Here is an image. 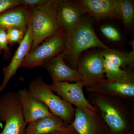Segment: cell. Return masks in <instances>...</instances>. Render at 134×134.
<instances>
[{"label": "cell", "instance_id": "cell-1", "mask_svg": "<svg viewBox=\"0 0 134 134\" xmlns=\"http://www.w3.org/2000/svg\"><path fill=\"white\" fill-rule=\"evenodd\" d=\"M109 47L100 41L93 29L92 21L87 16L83 17L73 31L67 34L66 42L62 54L65 62L70 68L77 70L82 53L89 48Z\"/></svg>", "mask_w": 134, "mask_h": 134}, {"label": "cell", "instance_id": "cell-2", "mask_svg": "<svg viewBox=\"0 0 134 134\" xmlns=\"http://www.w3.org/2000/svg\"><path fill=\"white\" fill-rule=\"evenodd\" d=\"M31 95L41 101L54 115L71 125L74 119L75 109L72 105L55 95L48 85L39 76L33 79L29 86Z\"/></svg>", "mask_w": 134, "mask_h": 134}, {"label": "cell", "instance_id": "cell-3", "mask_svg": "<svg viewBox=\"0 0 134 134\" xmlns=\"http://www.w3.org/2000/svg\"><path fill=\"white\" fill-rule=\"evenodd\" d=\"M53 1L49 0L44 5L31 8L30 25L33 39L30 51L47 38L61 31L55 18Z\"/></svg>", "mask_w": 134, "mask_h": 134}, {"label": "cell", "instance_id": "cell-4", "mask_svg": "<svg viewBox=\"0 0 134 134\" xmlns=\"http://www.w3.org/2000/svg\"><path fill=\"white\" fill-rule=\"evenodd\" d=\"M0 121L5 123L0 134H25L27 124L17 92H8L0 96Z\"/></svg>", "mask_w": 134, "mask_h": 134}, {"label": "cell", "instance_id": "cell-5", "mask_svg": "<svg viewBox=\"0 0 134 134\" xmlns=\"http://www.w3.org/2000/svg\"><path fill=\"white\" fill-rule=\"evenodd\" d=\"M67 34L62 31L47 38L28 54L21 68L31 69L41 66L46 61L62 54L64 52Z\"/></svg>", "mask_w": 134, "mask_h": 134}, {"label": "cell", "instance_id": "cell-6", "mask_svg": "<svg viewBox=\"0 0 134 134\" xmlns=\"http://www.w3.org/2000/svg\"><path fill=\"white\" fill-rule=\"evenodd\" d=\"M53 3L58 25L67 34L75 29L86 14L77 1L53 0Z\"/></svg>", "mask_w": 134, "mask_h": 134}, {"label": "cell", "instance_id": "cell-7", "mask_svg": "<svg viewBox=\"0 0 134 134\" xmlns=\"http://www.w3.org/2000/svg\"><path fill=\"white\" fill-rule=\"evenodd\" d=\"M98 112V108L92 111L76 107L71 125L78 134H112Z\"/></svg>", "mask_w": 134, "mask_h": 134}, {"label": "cell", "instance_id": "cell-8", "mask_svg": "<svg viewBox=\"0 0 134 134\" xmlns=\"http://www.w3.org/2000/svg\"><path fill=\"white\" fill-rule=\"evenodd\" d=\"M96 106L112 134H124L127 130L126 119L120 108L102 95L96 94Z\"/></svg>", "mask_w": 134, "mask_h": 134}, {"label": "cell", "instance_id": "cell-9", "mask_svg": "<svg viewBox=\"0 0 134 134\" xmlns=\"http://www.w3.org/2000/svg\"><path fill=\"white\" fill-rule=\"evenodd\" d=\"M86 88L95 94L134 97V76L133 73L128 70L126 75L120 78L111 80L104 79L94 86Z\"/></svg>", "mask_w": 134, "mask_h": 134}, {"label": "cell", "instance_id": "cell-10", "mask_svg": "<svg viewBox=\"0 0 134 134\" xmlns=\"http://www.w3.org/2000/svg\"><path fill=\"white\" fill-rule=\"evenodd\" d=\"M77 69L86 88L101 81L105 74L102 53L93 52L84 55L79 59Z\"/></svg>", "mask_w": 134, "mask_h": 134}, {"label": "cell", "instance_id": "cell-11", "mask_svg": "<svg viewBox=\"0 0 134 134\" xmlns=\"http://www.w3.org/2000/svg\"><path fill=\"white\" fill-rule=\"evenodd\" d=\"M84 84L82 82L70 83L67 82H53L50 85L53 92L62 99L76 107H83L95 111L97 109L85 98L83 92Z\"/></svg>", "mask_w": 134, "mask_h": 134}, {"label": "cell", "instance_id": "cell-12", "mask_svg": "<svg viewBox=\"0 0 134 134\" xmlns=\"http://www.w3.org/2000/svg\"><path fill=\"white\" fill-rule=\"evenodd\" d=\"M33 39L32 28L30 25L23 39L19 44L9 65L3 68V78L0 85V93L6 88L9 82L13 77L21 66L25 57L30 50Z\"/></svg>", "mask_w": 134, "mask_h": 134}, {"label": "cell", "instance_id": "cell-13", "mask_svg": "<svg viewBox=\"0 0 134 134\" xmlns=\"http://www.w3.org/2000/svg\"><path fill=\"white\" fill-rule=\"evenodd\" d=\"M41 66L46 70L53 82H82L81 75L66 63L62 54L46 61Z\"/></svg>", "mask_w": 134, "mask_h": 134}, {"label": "cell", "instance_id": "cell-14", "mask_svg": "<svg viewBox=\"0 0 134 134\" xmlns=\"http://www.w3.org/2000/svg\"><path fill=\"white\" fill-rule=\"evenodd\" d=\"M17 94L26 124L52 114L44 103L31 96L28 89L20 90Z\"/></svg>", "mask_w": 134, "mask_h": 134}, {"label": "cell", "instance_id": "cell-15", "mask_svg": "<svg viewBox=\"0 0 134 134\" xmlns=\"http://www.w3.org/2000/svg\"><path fill=\"white\" fill-rule=\"evenodd\" d=\"M86 14L97 19L106 18L120 19V0L77 1Z\"/></svg>", "mask_w": 134, "mask_h": 134}, {"label": "cell", "instance_id": "cell-16", "mask_svg": "<svg viewBox=\"0 0 134 134\" xmlns=\"http://www.w3.org/2000/svg\"><path fill=\"white\" fill-rule=\"evenodd\" d=\"M31 9L23 5L13 7L0 14V28L16 29L26 32L31 24Z\"/></svg>", "mask_w": 134, "mask_h": 134}, {"label": "cell", "instance_id": "cell-17", "mask_svg": "<svg viewBox=\"0 0 134 134\" xmlns=\"http://www.w3.org/2000/svg\"><path fill=\"white\" fill-rule=\"evenodd\" d=\"M27 125L25 134H47L66 129L70 126L53 114Z\"/></svg>", "mask_w": 134, "mask_h": 134}, {"label": "cell", "instance_id": "cell-18", "mask_svg": "<svg viewBox=\"0 0 134 134\" xmlns=\"http://www.w3.org/2000/svg\"><path fill=\"white\" fill-rule=\"evenodd\" d=\"M101 53L105 59L121 68L133 64L134 49L130 52L126 53L109 48L103 50Z\"/></svg>", "mask_w": 134, "mask_h": 134}, {"label": "cell", "instance_id": "cell-19", "mask_svg": "<svg viewBox=\"0 0 134 134\" xmlns=\"http://www.w3.org/2000/svg\"><path fill=\"white\" fill-rule=\"evenodd\" d=\"M120 19L126 27H129L133 21L134 8L133 2L129 0H120Z\"/></svg>", "mask_w": 134, "mask_h": 134}, {"label": "cell", "instance_id": "cell-20", "mask_svg": "<svg viewBox=\"0 0 134 134\" xmlns=\"http://www.w3.org/2000/svg\"><path fill=\"white\" fill-rule=\"evenodd\" d=\"M104 69L107 79L111 80L118 79L124 76L128 70L121 69L118 65L107 60L103 58Z\"/></svg>", "mask_w": 134, "mask_h": 134}, {"label": "cell", "instance_id": "cell-21", "mask_svg": "<svg viewBox=\"0 0 134 134\" xmlns=\"http://www.w3.org/2000/svg\"><path fill=\"white\" fill-rule=\"evenodd\" d=\"M9 44L13 46L15 44H20L23 39L25 32L16 29H10L6 30Z\"/></svg>", "mask_w": 134, "mask_h": 134}, {"label": "cell", "instance_id": "cell-22", "mask_svg": "<svg viewBox=\"0 0 134 134\" xmlns=\"http://www.w3.org/2000/svg\"><path fill=\"white\" fill-rule=\"evenodd\" d=\"M100 30L104 36L111 41H119L121 38L119 32L115 27L111 25H103L100 27Z\"/></svg>", "mask_w": 134, "mask_h": 134}, {"label": "cell", "instance_id": "cell-23", "mask_svg": "<svg viewBox=\"0 0 134 134\" xmlns=\"http://www.w3.org/2000/svg\"><path fill=\"white\" fill-rule=\"evenodd\" d=\"M9 44L6 30L0 28V52H4L6 59H8L11 53Z\"/></svg>", "mask_w": 134, "mask_h": 134}, {"label": "cell", "instance_id": "cell-24", "mask_svg": "<svg viewBox=\"0 0 134 134\" xmlns=\"http://www.w3.org/2000/svg\"><path fill=\"white\" fill-rule=\"evenodd\" d=\"M19 5H21V0H0V14Z\"/></svg>", "mask_w": 134, "mask_h": 134}, {"label": "cell", "instance_id": "cell-25", "mask_svg": "<svg viewBox=\"0 0 134 134\" xmlns=\"http://www.w3.org/2000/svg\"><path fill=\"white\" fill-rule=\"evenodd\" d=\"M49 0H21V5L31 8L44 5Z\"/></svg>", "mask_w": 134, "mask_h": 134}, {"label": "cell", "instance_id": "cell-26", "mask_svg": "<svg viewBox=\"0 0 134 134\" xmlns=\"http://www.w3.org/2000/svg\"><path fill=\"white\" fill-rule=\"evenodd\" d=\"M47 134H78L71 125L68 128L64 130H60Z\"/></svg>", "mask_w": 134, "mask_h": 134}, {"label": "cell", "instance_id": "cell-27", "mask_svg": "<svg viewBox=\"0 0 134 134\" xmlns=\"http://www.w3.org/2000/svg\"><path fill=\"white\" fill-rule=\"evenodd\" d=\"M124 134H133V133H125Z\"/></svg>", "mask_w": 134, "mask_h": 134}, {"label": "cell", "instance_id": "cell-28", "mask_svg": "<svg viewBox=\"0 0 134 134\" xmlns=\"http://www.w3.org/2000/svg\"><path fill=\"white\" fill-rule=\"evenodd\" d=\"M2 52H0V56H1V53Z\"/></svg>", "mask_w": 134, "mask_h": 134}]
</instances>
